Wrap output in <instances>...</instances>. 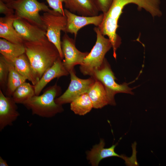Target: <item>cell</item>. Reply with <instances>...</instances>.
Returning a JSON list of instances; mask_svg holds the SVG:
<instances>
[{
    "label": "cell",
    "mask_w": 166,
    "mask_h": 166,
    "mask_svg": "<svg viewBox=\"0 0 166 166\" xmlns=\"http://www.w3.org/2000/svg\"><path fill=\"white\" fill-rule=\"evenodd\" d=\"M19 116L16 103L12 97L6 96L0 89V131L12 125Z\"/></svg>",
    "instance_id": "cell-12"
},
{
    "label": "cell",
    "mask_w": 166,
    "mask_h": 166,
    "mask_svg": "<svg viewBox=\"0 0 166 166\" xmlns=\"http://www.w3.org/2000/svg\"><path fill=\"white\" fill-rule=\"evenodd\" d=\"M13 9L16 18H22L45 30L39 12H52L44 2L37 0H2Z\"/></svg>",
    "instance_id": "cell-3"
},
{
    "label": "cell",
    "mask_w": 166,
    "mask_h": 166,
    "mask_svg": "<svg viewBox=\"0 0 166 166\" xmlns=\"http://www.w3.org/2000/svg\"><path fill=\"white\" fill-rule=\"evenodd\" d=\"M13 26L24 41H38L46 37L45 30L23 19L16 18Z\"/></svg>",
    "instance_id": "cell-13"
},
{
    "label": "cell",
    "mask_w": 166,
    "mask_h": 166,
    "mask_svg": "<svg viewBox=\"0 0 166 166\" xmlns=\"http://www.w3.org/2000/svg\"><path fill=\"white\" fill-rule=\"evenodd\" d=\"M35 95L34 85L26 81L16 89L12 97L16 104H23L28 99Z\"/></svg>",
    "instance_id": "cell-22"
},
{
    "label": "cell",
    "mask_w": 166,
    "mask_h": 166,
    "mask_svg": "<svg viewBox=\"0 0 166 166\" xmlns=\"http://www.w3.org/2000/svg\"><path fill=\"white\" fill-rule=\"evenodd\" d=\"M62 60L59 57L54 64L45 71L34 85L36 95H39L43 89L53 79L67 76L69 74L64 66Z\"/></svg>",
    "instance_id": "cell-14"
},
{
    "label": "cell",
    "mask_w": 166,
    "mask_h": 166,
    "mask_svg": "<svg viewBox=\"0 0 166 166\" xmlns=\"http://www.w3.org/2000/svg\"><path fill=\"white\" fill-rule=\"evenodd\" d=\"M64 3L65 9L74 14L85 16L98 15L95 0H65Z\"/></svg>",
    "instance_id": "cell-15"
},
{
    "label": "cell",
    "mask_w": 166,
    "mask_h": 166,
    "mask_svg": "<svg viewBox=\"0 0 166 166\" xmlns=\"http://www.w3.org/2000/svg\"><path fill=\"white\" fill-rule=\"evenodd\" d=\"M87 93L94 108H101L108 104L113 105L104 85L97 80Z\"/></svg>",
    "instance_id": "cell-16"
},
{
    "label": "cell",
    "mask_w": 166,
    "mask_h": 166,
    "mask_svg": "<svg viewBox=\"0 0 166 166\" xmlns=\"http://www.w3.org/2000/svg\"><path fill=\"white\" fill-rule=\"evenodd\" d=\"M23 44L25 53L39 81L45 71L60 57L59 52L47 37L38 41H24Z\"/></svg>",
    "instance_id": "cell-1"
},
{
    "label": "cell",
    "mask_w": 166,
    "mask_h": 166,
    "mask_svg": "<svg viewBox=\"0 0 166 166\" xmlns=\"http://www.w3.org/2000/svg\"><path fill=\"white\" fill-rule=\"evenodd\" d=\"M16 18L14 15L0 18V37L13 43L23 44L24 40L13 26Z\"/></svg>",
    "instance_id": "cell-17"
},
{
    "label": "cell",
    "mask_w": 166,
    "mask_h": 166,
    "mask_svg": "<svg viewBox=\"0 0 166 166\" xmlns=\"http://www.w3.org/2000/svg\"><path fill=\"white\" fill-rule=\"evenodd\" d=\"M9 70L7 60L2 55L0 56V89L5 94Z\"/></svg>",
    "instance_id": "cell-23"
},
{
    "label": "cell",
    "mask_w": 166,
    "mask_h": 166,
    "mask_svg": "<svg viewBox=\"0 0 166 166\" xmlns=\"http://www.w3.org/2000/svg\"><path fill=\"white\" fill-rule=\"evenodd\" d=\"M113 0H95L99 11L103 14L107 13L112 4Z\"/></svg>",
    "instance_id": "cell-25"
},
{
    "label": "cell",
    "mask_w": 166,
    "mask_h": 166,
    "mask_svg": "<svg viewBox=\"0 0 166 166\" xmlns=\"http://www.w3.org/2000/svg\"><path fill=\"white\" fill-rule=\"evenodd\" d=\"M117 144L113 145L109 148H104L105 142L104 140L101 139L99 143L94 145L90 151L87 152V158L92 165L98 166L100 161L103 159L112 156H117L121 158L125 161L126 164H136L137 162L135 156L131 157L124 155H120L115 152V149Z\"/></svg>",
    "instance_id": "cell-10"
},
{
    "label": "cell",
    "mask_w": 166,
    "mask_h": 166,
    "mask_svg": "<svg viewBox=\"0 0 166 166\" xmlns=\"http://www.w3.org/2000/svg\"><path fill=\"white\" fill-rule=\"evenodd\" d=\"M49 6L53 11L65 15L62 3L65 0H46Z\"/></svg>",
    "instance_id": "cell-24"
},
{
    "label": "cell",
    "mask_w": 166,
    "mask_h": 166,
    "mask_svg": "<svg viewBox=\"0 0 166 166\" xmlns=\"http://www.w3.org/2000/svg\"><path fill=\"white\" fill-rule=\"evenodd\" d=\"M7 60L9 72L5 95L7 96L12 97L16 89L26 82L27 79L17 71L11 62Z\"/></svg>",
    "instance_id": "cell-20"
},
{
    "label": "cell",
    "mask_w": 166,
    "mask_h": 166,
    "mask_svg": "<svg viewBox=\"0 0 166 166\" xmlns=\"http://www.w3.org/2000/svg\"><path fill=\"white\" fill-rule=\"evenodd\" d=\"M0 166H8V165L6 161L4 160L1 156L0 157Z\"/></svg>",
    "instance_id": "cell-27"
},
{
    "label": "cell",
    "mask_w": 166,
    "mask_h": 166,
    "mask_svg": "<svg viewBox=\"0 0 166 166\" xmlns=\"http://www.w3.org/2000/svg\"><path fill=\"white\" fill-rule=\"evenodd\" d=\"M93 30L97 36L95 44L80 67L82 74L92 77L93 75L94 72L101 67L105 54L112 47L109 39L105 37L98 27H94Z\"/></svg>",
    "instance_id": "cell-4"
},
{
    "label": "cell",
    "mask_w": 166,
    "mask_h": 166,
    "mask_svg": "<svg viewBox=\"0 0 166 166\" xmlns=\"http://www.w3.org/2000/svg\"><path fill=\"white\" fill-rule=\"evenodd\" d=\"M93 77L103 85L113 105L116 104L114 97L116 94H133L132 91L133 89L129 87L127 83H124L120 85L116 82V78L105 59L101 67L94 72Z\"/></svg>",
    "instance_id": "cell-6"
},
{
    "label": "cell",
    "mask_w": 166,
    "mask_h": 166,
    "mask_svg": "<svg viewBox=\"0 0 166 166\" xmlns=\"http://www.w3.org/2000/svg\"><path fill=\"white\" fill-rule=\"evenodd\" d=\"M8 60L11 62L17 71L31 82L33 85H35L38 83V80L35 76L25 53Z\"/></svg>",
    "instance_id": "cell-18"
},
{
    "label": "cell",
    "mask_w": 166,
    "mask_h": 166,
    "mask_svg": "<svg viewBox=\"0 0 166 166\" xmlns=\"http://www.w3.org/2000/svg\"><path fill=\"white\" fill-rule=\"evenodd\" d=\"M70 109L79 115H84L93 108L92 103L87 93L84 94L70 103Z\"/></svg>",
    "instance_id": "cell-21"
},
{
    "label": "cell",
    "mask_w": 166,
    "mask_h": 166,
    "mask_svg": "<svg viewBox=\"0 0 166 166\" xmlns=\"http://www.w3.org/2000/svg\"><path fill=\"white\" fill-rule=\"evenodd\" d=\"M25 53L23 44L14 43L4 38L0 39V53L6 59L10 60Z\"/></svg>",
    "instance_id": "cell-19"
},
{
    "label": "cell",
    "mask_w": 166,
    "mask_h": 166,
    "mask_svg": "<svg viewBox=\"0 0 166 166\" xmlns=\"http://www.w3.org/2000/svg\"><path fill=\"white\" fill-rule=\"evenodd\" d=\"M41 18L46 30V37L56 47L61 59L63 60L61 32L65 31L67 23L66 16L53 11L45 12L41 15Z\"/></svg>",
    "instance_id": "cell-5"
},
{
    "label": "cell",
    "mask_w": 166,
    "mask_h": 166,
    "mask_svg": "<svg viewBox=\"0 0 166 166\" xmlns=\"http://www.w3.org/2000/svg\"><path fill=\"white\" fill-rule=\"evenodd\" d=\"M61 92L57 84L49 86L41 95H35L22 104L33 115L46 118L51 117L63 111L62 105L57 104L55 99Z\"/></svg>",
    "instance_id": "cell-2"
},
{
    "label": "cell",
    "mask_w": 166,
    "mask_h": 166,
    "mask_svg": "<svg viewBox=\"0 0 166 166\" xmlns=\"http://www.w3.org/2000/svg\"><path fill=\"white\" fill-rule=\"evenodd\" d=\"M0 13L4 14L5 16L14 15V10L8 7L2 0H0Z\"/></svg>",
    "instance_id": "cell-26"
},
{
    "label": "cell",
    "mask_w": 166,
    "mask_h": 166,
    "mask_svg": "<svg viewBox=\"0 0 166 166\" xmlns=\"http://www.w3.org/2000/svg\"><path fill=\"white\" fill-rule=\"evenodd\" d=\"M130 3L136 5L140 9H144L153 17L162 15L159 8L160 0H113L109 10L105 14L118 22L124 7Z\"/></svg>",
    "instance_id": "cell-8"
},
{
    "label": "cell",
    "mask_w": 166,
    "mask_h": 166,
    "mask_svg": "<svg viewBox=\"0 0 166 166\" xmlns=\"http://www.w3.org/2000/svg\"><path fill=\"white\" fill-rule=\"evenodd\" d=\"M61 48L64 59L63 65L69 72L77 65H81L89 53L83 52L76 47L75 41L65 33L61 41Z\"/></svg>",
    "instance_id": "cell-9"
},
{
    "label": "cell",
    "mask_w": 166,
    "mask_h": 166,
    "mask_svg": "<svg viewBox=\"0 0 166 166\" xmlns=\"http://www.w3.org/2000/svg\"><path fill=\"white\" fill-rule=\"evenodd\" d=\"M71 81L66 91L55 99V102L59 105L71 103L81 95L87 93L96 79L91 77L88 79H80L76 76L74 69L69 72Z\"/></svg>",
    "instance_id": "cell-7"
},
{
    "label": "cell",
    "mask_w": 166,
    "mask_h": 166,
    "mask_svg": "<svg viewBox=\"0 0 166 166\" xmlns=\"http://www.w3.org/2000/svg\"><path fill=\"white\" fill-rule=\"evenodd\" d=\"M64 13L67 18V23L64 32L73 34L75 38L80 29L90 24L98 27L104 17L103 13L93 16L77 15L66 9H64Z\"/></svg>",
    "instance_id": "cell-11"
}]
</instances>
